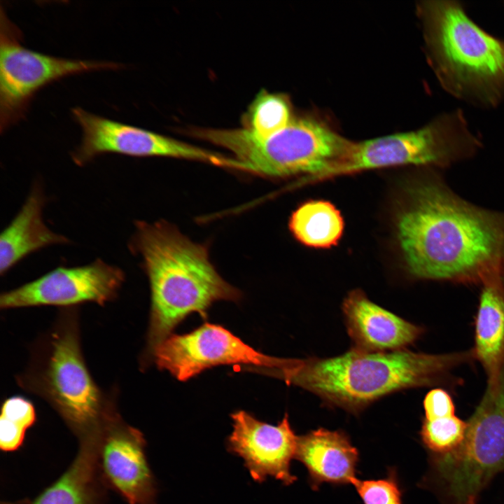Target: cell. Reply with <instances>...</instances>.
<instances>
[{"mask_svg":"<svg viewBox=\"0 0 504 504\" xmlns=\"http://www.w3.org/2000/svg\"><path fill=\"white\" fill-rule=\"evenodd\" d=\"M396 230L414 279L481 286L504 282V212L466 201L437 174L407 185Z\"/></svg>","mask_w":504,"mask_h":504,"instance_id":"obj_1","label":"cell"},{"mask_svg":"<svg viewBox=\"0 0 504 504\" xmlns=\"http://www.w3.org/2000/svg\"><path fill=\"white\" fill-rule=\"evenodd\" d=\"M192 134L231 151L248 173L274 178L300 174L323 177L344 159L353 144L326 124L302 117L293 118L267 138L246 129H200Z\"/></svg>","mask_w":504,"mask_h":504,"instance_id":"obj_5","label":"cell"},{"mask_svg":"<svg viewBox=\"0 0 504 504\" xmlns=\"http://www.w3.org/2000/svg\"><path fill=\"white\" fill-rule=\"evenodd\" d=\"M481 139L457 108L412 131L353 142L342 162L327 176L399 165L444 169L475 156Z\"/></svg>","mask_w":504,"mask_h":504,"instance_id":"obj_6","label":"cell"},{"mask_svg":"<svg viewBox=\"0 0 504 504\" xmlns=\"http://www.w3.org/2000/svg\"><path fill=\"white\" fill-rule=\"evenodd\" d=\"M125 280L120 267L101 258L81 266H60L2 293L0 307L70 306L89 302L103 305L117 296Z\"/></svg>","mask_w":504,"mask_h":504,"instance_id":"obj_12","label":"cell"},{"mask_svg":"<svg viewBox=\"0 0 504 504\" xmlns=\"http://www.w3.org/2000/svg\"><path fill=\"white\" fill-rule=\"evenodd\" d=\"M152 356L159 369L179 381L220 365L253 364L273 370L280 368L285 360L259 352L226 328L209 323L187 334L169 335Z\"/></svg>","mask_w":504,"mask_h":504,"instance_id":"obj_11","label":"cell"},{"mask_svg":"<svg viewBox=\"0 0 504 504\" xmlns=\"http://www.w3.org/2000/svg\"><path fill=\"white\" fill-rule=\"evenodd\" d=\"M434 464L449 494L463 504L504 470V363L487 380L484 393L467 421L462 443L436 455Z\"/></svg>","mask_w":504,"mask_h":504,"instance_id":"obj_7","label":"cell"},{"mask_svg":"<svg viewBox=\"0 0 504 504\" xmlns=\"http://www.w3.org/2000/svg\"><path fill=\"white\" fill-rule=\"evenodd\" d=\"M463 504H476V496H471Z\"/></svg>","mask_w":504,"mask_h":504,"instance_id":"obj_26","label":"cell"},{"mask_svg":"<svg viewBox=\"0 0 504 504\" xmlns=\"http://www.w3.org/2000/svg\"><path fill=\"white\" fill-rule=\"evenodd\" d=\"M50 342L35 391L74 427L95 426L103 416L104 399L84 362L76 326L60 324Z\"/></svg>","mask_w":504,"mask_h":504,"instance_id":"obj_9","label":"cell"},{"mask_svg":"<svg viewBox=\"0 0 504 504\" xmlns=\"http://www.w3.org/2000/svg\"><path fill=\"white\" fill-rule=\"evenodd\" d=\"M20 29L0 15V130L3 132L24 118L34 94L64 77L92 71L119 69L114 62L63 58L25 48Z\"/></svg>","mask_w":504,"mask_h":504,"instance_id":"obj_8","label":"cell"},{"mask_svg":"<svg viewBox=\"0 0 504 504\" xmlns=\"http://www.w3.org/2000/svg\"><path fill=\"white\" fill-rule=\"evenodd\" d=\"M71 113L82 130L81 142L71 152L73 162L80 167L99 155L117 153L136 158H176L235 170L239 168L234 158L99 116L80 107L73 108Z\"/></svg>","mask_w":504,"mask_h":504,"instance_id":"obj_10","label":"cell"},{"mask_svg":"<svg viewBox=\"0 0 504 504\" xmlns=\"http://www.w3.org/2000/svg\"><path fill=\"white\" fill-rule=\"evenodd\" d=\"M111 426L100 452L106 476L130 504H154L156 490L142 434L130 426Z\"/></svg>","mask_w":504,"mask_h":504,"instance_id":"obj_15","label":"cell"},{"mask_svg":"<svg viewBox=\"0 0 504 504\" xmlns=\"http://www.w3.org/2000/svg\"><path fill=\"white\" fill-rule=\"evenodd\" d=\"M47 197L41 182L35 181L20 209L0 235V273L4 275L27 255L70 240L52 231L44 223Z\"/></svg>","mask_w":504,"mask_h":504,"instance_id":"obj_16","label":"cell"},{"mask_svg":"<svg viewBox=\"0 0 504 504\" xmlns=\"http://www.w3.org/2000/svg\"><path fill=\"white\" fill-rule=\"evenodd\" d=\"M467 421L456 415L442 418L424 419L420 435L424 444L436 455L455 450L463 442Z\"/></svg>","mask_w":504,"mask_h":504,"instance_id":"obj_23","label":"cell"},{"mask_svg":"<svg viewBox=\"0 0 504 504\" xmlns=\"http://www.w3.org/2000/svg\"><path fill=\"white\" fill-rule=\"evenodd\" d=\"M427 59L442 88L480 108L504 102V41L489 34L460 2L422 1L417 5Z\"/></svg>","mask_w":504,"mask_h":504,"instance_id":"obj_4","label":"cell"},{"mask_svg":"<svg viewBox=\"0 0 504 504\" xmlns=\"http://www.w3.org/2000/svg\"><path fill=\"white\" fill-rule=\"evenodd\" d=\"M293 118L286 95L262 90L243 117L244 129L259 138H267L284 130Z\"/></svg>","mask_w":504,"mask_h":504,"instance_id":"obj_21","label":"cell"},{"mask_svg":"<svg viewBox=\"0 0 504 504\" xmlns=\"http://www.w3.org/2000/svg\"><path fill=\"white\" fill-rule=\"evenodd\" d=\"M342 310L354 347L363 351L405 349L425 330L375 304L358 289L349 293L343 300Z\"/></svg>","mask_w":504,"mask_h":504,"instance_id":"obj_14","label":"cell"},{"mask_svg":"<svg viewBox=\"0 0 504 504\" xmlns=\"http://www.w3.org/2000/svg\"><path fill=\"white\" fill-rule=\"evenodd\" d=\"M351 484L364 504H402L401 491L394 471L383 479L361 480L356 477Z\"/></svg>","mask_w":504,"mask_h":504,"instance_id":"obj_24","label":"cell"},{"mask_svg":"<svg viewBox=\"0 0 504 504\" xmlns=\"http://www.w3.org/2000/svg\"><path fill=\"white\" fill-rule=\"evenodd\" d=\"M423 407L426 419L456 415L452 398L444 388L436 387L429 391L424 397Z\"/></svg>","mask_w":504,"mask_h":504,"instance_id":"obj_25","label":"cell"},{"mask_svg":"<svg viewBox=\"0 0 504 504\" xmlns=\"http://www.w3.org/2000/svg\"><path fill=\"white\" fill-rule=\"evenodd\" d=\"M93 460L83 448L69 468L33 504H92Z\"/></svg>","mask_w":504,"mask_h":504,"instance_id":"obj_20","label":"cell"},{"mask_svg":"<svg viewBox=\"0 0 504 504\" xmlns=\"http://www.w3.org/2000/svg\"><path fill=\"white\" fill-rule=\"evenodd\" d=\"M358 456L342 431L318 428L298 438L295 458L306 467L314 489L323 482L352 484Z\"/></svg>","mask_w":504,"mask_h":504,"instance_id":"obj_17","label":"cell"},{"mask_svg":"<svg viewBox=\"0 0 504 504\" xmlns=\"http://www.w3.org/2000/svg\"><path fill=\"white\" fill-rule=\"evenodd\" d=\"M475 360L472 349L426 354L407 349L370 352L355 347L334 357L286 358L271 374L302 388L332 407L358 414L389 394L428 386L454 388V373Z\"/></svg>","mask_w":504,"mask_h":504,"instance_id":"obj_2","label":"cell"},{"mask_svg":"<svg viewBox=\"0 0 504 504\" xmlns=\"http://www.w3.org/2000/svg\"><path fill=\"white\" fill-rule=\"evenodd\" d=\"M127 247L141 258L149 281L151 354L188 315L197 312L204 317L214 302L241 298L240 291L216 271L206 246L192 241L168 222L135 220Z\"/></svg>","mask_w":504,"mask_h":504,"instance_id":"obj_3","label":"cell"},{"mask_svg":"<svg viewBox=\"0 0 504 504\" xmlns=\"http://www.w3.org/2000/svg\"><path fill=\"white\" fill-rule=\"evenodd\" d=\"M472 349L487 377L494 379L504 363V283L481 286Z\"/></svg>","mask_w":504,"mask_h":504,"instance_id":"obj_18","label":"cell"},{"mask_svg":"<svg viewBox=\"0 0 504 504\" xmlns=\"http://www.w3.org/2000/svg\"><path fill=\"white\" fill-rule=\"evenodd\" d=\"M289 230L302 244L316 248L335 246L340 240L344 222L340 211L326 200H310L302 203L292 214Z\"/></svg>","mask_w":504,"mask_h":504,"instance_id":"obj_19","label":"cell"},{"mask_svg":"<svg viewBox=\"0 0 504 504\" xmlns=\"http://www.w3.org/2000/svg\"><path fill=\"white\" fill-rule=\"evenodd\" d=\"M36 419L34 405L24 398L14 396L3 404L0 418V447L10 451L22 443L25 432Z\"/></svg>","mask_w":504,"mask_h":504,"instance_id":"obj_22","label":"cell"},{"mask_svg":"<svg viewBox=\"0 0 504 504\" xmlns=\"http://www.w3.org/2000/svg\"><path fill=\"white\" fill-rule=\"evenodd\" d=\"M233 430L227 448L244 461L251 477L263 482L272 477L286 485L296 477L290 472V461L295 458L298 438L286 414L277 425L262 422L239 410L231 415Z\"/></svg>","mask_w":504,"mask_h":504,"instance_id":"obj_13","label":"cell"}]
</instances>
